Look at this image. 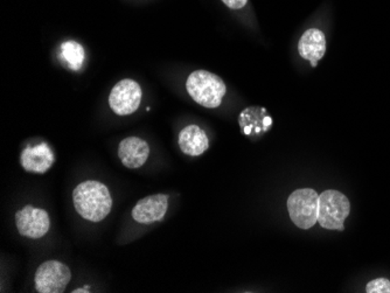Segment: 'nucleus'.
I'll use <instances>...</instances> for the list:
<instances>
[{"label":"nucleus","instance_id":"1","mask_svg":"<svg viewBox=\"0 0 390 293\" xmlns=\"http://www.w3.org/2000/svg\"><path fill=\"white\" fill-rule=\"evenodd\" d=\"M73 201L78 215L91 222H101L109 215L113 197L106 185L87 180L78 185L73 192Z\"/></svg>","mask_w":390,"mask_h":293},{"label":"nucleus","instance_id":"2","mask_svg":"<svg viewBox=\"0 0 390 293\" xmlns=\"http://www.w3.org/2000/svg\"><path fill=\"white\" fill-rule=\"evenodd\" d=\"M186 89L197 104L208 109L220 107L227 91L221 78L207 71H193L186 81Z\"/></svg>","mask_w":390,"mask_h":293},{"label":"nucleus","instance_id":"3","mask_svg":"<svg viewBox=\"0 0 390 293\" xmlns=\"http://www.w3.org/2000/svg\"><path fill=\"white\" fill-rule=\"evenodd\" d=\"M351 212L347 197L339 190H325L318 201V222L329 230H344L345 220Z\"/></svg>","mask_w":390,"mask_h":293},{"label":"nucleus","instance_id":"4","mask_svg":"<svg viewBox=\"0 0 390 293\" xmlns=\"http://www.w3.org/2000/svg\"><path fill=\"white\" fill-rule=\"evenodd\" d=\"M319 195L311 188L294 190L287 199V212L292 222L300 229L312 228L318 221Z\"/></svg>","mask_w":390,"mask_h":293},{"label":"nucleus","instance_id":"5","mask_svg":"<svg viewBox=\"0 0 390 293\" xmlns=\"http://www.w3.org/2000/svg\"><path fill=\"white\" fill-rule=\"evenodd\" d=\"M71 279V269L67 265L58 261H47L38 267L34 284L39 293H61Z\"/></svg>","mask_w":390,"mask_h":293},{"label":"nucleus","instance_id":"6","mask_svg":"<svg viewBox=\"0 0 390 293\" xmlns=\"http://www.w3.org/2000/svg\"><path fill=\"white\" fill-rule=\"evenodd\" d=\"M142 95V88L135 81L124 78L110 93V108L118 116H128L138 110Z\"/></svg>","mask_w":390,"mask_h":293},{"label":"nucleus","instance_id":"7","mask_svg":"<svg viewBox=\"0 0 390 293\" xmlns=\"http://www.w3.org/2000/svg\"><path fill=\"white\" fill-rule=\"evenodd\" d=\"M16 229L20 235L29 239H41L51 228V219L46 210L33 206L24 207L16 214Z\"/></svg>","mask_w":390,"mask_h":293},{"label":"nucleus","instance_id":"8","mask_svg":"<svg viewBox=\"0 0 390 293\" xmlns=\"http://www.w3.org/2000/svg\"><path fill=\"white\" fill-rule=\"evenodd\" d=\"M168 208V197L155 194L139 200L133 207V217L140 225H151L164 219Z\"/></svg>","mask_w":390,"mask_h":293},{"label":"nucleus","instance_id":"9","mask_svg":"<svg viewBox=\"0 0 390 293\" xmlns=\"http://www.w3.org/2000/svg\"><path fill=\"white\" fill-rule=\"evenodd\" d=\"M55 157L52 148L47 143L29 146L20 155V163L24 170L32 173L43 174L54 164Z\"/></svg>","mask_w":390,"mask_h":293},{"label":"nucleus","instance_id":"10","mask_svg":"<svg viewBox=\"0 0 390 293\" xmlns=\"http://www.w3.org/2000/svg\"><path fill=\"white\" fill-rule=\"evenodd\" d=\"M150 155L148 143L138 137L123 139L118 145V157L122 164L130 170L142 168Z\"/></svg>","mask_w":390,"mask_h":293},{"label":"nucleus","instance_id":"11","mask_svg":"<svg viewBox=\"0 0 390 293\" xmlns=\"http://www.w3.org/2000/svg\"><path fill=\"white\" fill-rule=\"evenodd\" d=\"M298 52L304 60L311 62L312 67H317L326 52L325 34L320 29H307L300 38Z\"/></svg>","mask_w":390,"mask_h":293},{"label":"nucleus","instance_id":"12","mask_svg":"<svg viewBox=\"0 0 390 293\" xmlns=\"http://www.w3.org/2000/svg\"><path fill=\"white\" fill-rule=\"evenodd\" d=\"M239 124L245 135H260L268 133L272 118L265 108L249 107L240 113Z\"/></svg>","mask_w":390,"mask_h":293},{"label":"nucleus","instance_id":"13","mask_svg":"<svg viewBox=\"0 0 390 293\" xmlns=\"http://www.w3.org/2000/svg\"><path fill=\"white\" fill-rule=\"evenodd\" d=\"M179 146L185 155L197 157L208 150L210 139L202 129L192 124L184 128L179 133Z\"/></svg>","mask_w":390,"mask_h":293},{"label":"nucleus","instance_id":"14","mask_svg":"<svg viewBox=\"0 0 390 293\" xmlns=\"http://www.w3.org/2000/svg\"><path fill=\"white\" fill-rule=\"evenodd\" d=\"M61 56L73 71H78L83 65L84 49L78 42L68 40L61 46Z\"/></svg>","mask_w":390,"mask_h":293},{"label":"nucleus","instance_id":"15","mask_svg":"<svg viewBox=\"0 0 390 293\" xmlns=\"http://www.w3.org/2000/svg\"><path fill=\"white\" fill-rule=\"evenodd\" d=\"M367 293H390V282L386 278L371 280L366 287Z\"/></svg>","mask_w":390,"mask_h":293},{"label":"nucleus","instance_id":"16","mask_svg":"<svg viewBox=\"0 0 390 293\" xmlns=\"http://www.w3.org/2000/svg\"><path fill=\"white\" fill-rule=\"evenodd\" d=\"M222 3L232 10H241L247 5L248 0H222Z\"/></svg>","mask_w":390,"mask_h":293}]
</instances>
